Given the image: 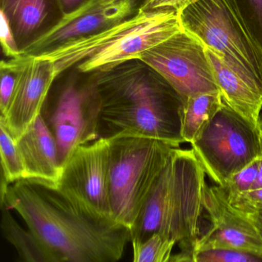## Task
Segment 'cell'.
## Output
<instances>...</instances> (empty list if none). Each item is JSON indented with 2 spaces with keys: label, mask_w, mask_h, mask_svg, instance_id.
<instances>
[{
  "label": "cell",
  "mask_w": 262,
  "mask_h": 262,
  "mask_svg": "<svg viewBox=\"0 0 262 262\" xmlns=\"http://www.w3.org/2000/svg\"><path fill=\"white\" fill-rule=\"evenodd\" d=\"M1 231L19 262H118L130 229L85 212L53 186L18 180L0 195Z\"/></svg>",
  "instance_id": "1"
},
{
  "label": "cell",
  "mask_w": 262,
  "mask_h": 262,
  "mask_svg": "<svg viewBox=\"0 0 262 262\" xmlns=\"http://www.w3.org/2000/svg\"><path fill=\"white\" fill-rule=\"evenodd\" d=\"M100 100L101 137L137 136L179 146L185 101L140 59L90 72Z\"/></svg>",
  "instance_id": "2"
},
{
  "label": "cell",
  "mask_w": 262,
  "mask_h": 262,
  "mask_svg": "<svg viewBox=\"0 0 262 262\" xmlns=\"http://www.w3.org/2000/svg\"><path fill=\"white\" fill-rule=\"evenodd\" d=\"M172 9H142L135 16L99 33L77 40L38 58L55 63L58 77L72 69L90 73L138 59L154 46L183 30Z\"/></svg>",
  "instance_id": "3"
},
{
  "label": "cell",
  "mask_w": 262,
  "mask_h": 262,
  "mask_svg": "<svg viewBox=\"0 0 262 262\" xmlns=\"http://www.w3.org/2000/svg\"><path fill=\"white\" fill-rule=\"evenodd\" d=\"M178 14L183 30L196 37L262 96V49L235 0H191Z\"/></svg>",
  "instance_id": "4"
},
{
  "label": "cell",
  "mask_w": 262,
  "mask_h": 262,
  "mask_svg": "<svg viewBox=\"0 0 262 262\" xmlns=\"http://www.w3.org/2000/svg\"><path fill=\"white\" fill-rule=\"evenodd\" d=\"M176 148L179 146L148 137H109V199L114 221L129 229L132 228Z\"/></svg>",
  "instance_id": "5"
},
{
  "label": "cell",
  "mask_w": 262,
  "mask_h": 262,
  "mask_svg": "<svg viewBox=\"0 0 262 262\" xmlns=\"http://www.w3.org/2000/svg\"><path fill=\"white\" fill-rule=\"evenodd\" d=\"M261 122L255 125L223 101L191 144L206 172L224 187L234 174L261 157Z\"/></svg>",
  "instance_id": "6"
},
{
  "label": "cell",
  "mask_w": 262,
  "mask_h": 262,
  "mask_svg": "<svg viewBox=\"0 0 262 262\" xmlns=\"http://www.w3.org/2000/svg\"><path fill=\"white\" fill-rule=\"evenodd\" d=\"M67 72L47 123L62 168L78 147L101 138L100 100L90 74L75 69Z\"/></svg>",
  "instance_id": "7"
},
{
  "label": "cell",
  "mask_w": 262,
  "mask_h": 262,
  "mask_svg": "<svg viewBox=\"0 0 262 262\" xmlns=\"http://www.w3.org/2000/svg\"><path fill=\"white\" fill-rule=\"evenodd\" d=\"M138 59L158 72L184 101L200 94L220 92L207 49L183 29L143 52Z\"/></svg>",
  "instance_id": "8"
},
{
  "label": "cell",
  "mask_w": 262,
  "mask_h": 262,
  "mask_svg": "<svg viewBox=\"0 0 262 262\" xmlns=\"http://www.w3.org/2000/svg\"><path fill=\"white\" fill-rule=\"evenodd\" d=\"M109 149V138L106 137L78 147L62 168L59 180L54 188L85 212L112 220Z\"/></svg>",
  "instance_id": "9"
},
{
  "label": "cell",
  "mask_w": 262,
  "mask_h": 262,
  "mask_svg": "<svg viewBox=\"0 0 262 262\" xmlns=\"http://www.w3.org/2000/svg\"><path fill=\"white\" fill-rule=\"evenodd\" d=\"M206 171L193 150L176 148L169 200L166 237L174 240L180 253L193 255L200 236Z\"/></svg>",
  "instance_id": "10"
},
{
  "label": "cell",
  "mask_w": 262,
  "mask_h": 262,
  "mask_svg": "<svg viewBox=\"0 0 262 262\" xmlns=\"http://www.w3.org/2000/svg\"><path fill=\"white\" fill-rule=\"evenodd\" d=\"M203 206L210 227L201 235L194 254L209 250H233L262 256V238L246 215L234 209L220 186H205Z\"/></svg>",
  "instance_id": "11"
},
{
  "label": "cell",
  "mask_w": 262,
  "mask_h": 262,
  "mask_svg": "<svg viewBox=\"0 0 262 262\" xmlns=\"http://www.w3.org/2000/svg\"><path fill=\"white\" fill-rule=\"evenodd\" d=\"M22 56L13 94L7 108L0 116V122L15 141L41 115L49 91L58 78L52 60Z\"/></svg>",
  "instance_id": "12"
},
{
  "label": "cell",
  "mask_w": 262,
  "mask_h": 262,
  "mask_svg": "<svg viewBox=\"0 0 262 262\" xmlns=\"http://www.w3.org/2000/svg\"><path fill=\"white\" fill-rule=\"evenodd\" d=\"M146 0H116L109 4L85 5L68 15L50 34L29 48L22 55L42 57L62 46L113 27L143 9Z\"/></svg>",
  "instance_id": "13"
},
{
  "label": "cell",
  "mask_w": 262,
  "mask_h": 262,
  "mask_svg": "<svg viewBox=\"0 0 262 262\" xmlns=\"http://www.w3.org/2000/svg\"><path fill=\"white\" fill-rule=\"evenodd\" d=\"M22 55L55 30L66 18L59 0H0Z\"/></svg>",
  "instance_id": "14"
},
{
  "label": "cell",
  "mask_w": 262,
  "mask_h": 262,
  "mask_svg": "<svg viewBox=\"0 0 262 262\" xmlns=\"http://www.w3.org/2000/svg\"><path fill=\"white\" fill-rule=\"evenodd\" d=\"M25 179L55 187L61 175L55 137L43 115H39L16 140Z\"/></svg>",
  "instance_id": "15"
},
{
  "label": "cell",
  "mask_w": 262,
  "mask_h": 262,
  "mask_svg": "<svg viewBox=\"0 0 262 262\" xmlns=\"http://www.w3.org/2000/svg\"><path fill=\"white\" fill-rule=\"evenodd\" d=\"M173 152L130 229L132 243L145 241L155 234L166 237L173 173Z\"/></svg>",
  "instance_id": "16"
},
{
  "label": "cell",
  "mask_w": 262,
  "mask_h": 262,
  "mask_svg": "<svg viewBox=\"0 0 262 262\" xmlns=\"http://www.w3.org/2000/svg\"><path fill=\"white\" fill-rule=\"evenodd\" d=\"M223 100L255 125H258L262 96L252 90L216 54L207 49Z\"/></svg>",
  "instance_id": "17"
},
{
  "label": "cell",
  "mask_w": 262,
  "mask_h": 262,
  "mask_svg": "<svg viewBox=\"0 0 262 262\" xmlns=\"http://www.w3.org/2000/svg\"><path fill=\"white\" fill-rule=\"evenodd\" d=\"M223 102L220 92L200 94L185 101L182 124L184 142L192 143L199 131L213 118Z\"/></svg>",
  "instance_id": "18"
},
{
  "label": "cell",
  "mask_w": 262,
  "mask_h": 262,
  "mask_svg": "<svg viewBox=\"0 0 262 262\" xmlns=\"http://www.w3.org/2000/svg\"><path fill=\"white\" fill-rule=\"evenodd\" d=\"M0 155L2 178L10 185L25 179V171L16 142L0 122Z\"/></svg>",
  "instance_id": "19"
},
{
  "label": "cell",
  "mask_w": 262,
  "mask_h": 262,
  "mask_svg": "<svg viewBox=\"0 0 262 262\" xmlns=\"http://www.w3.org/2000/svg\"><path fill=\"white\" fill-rule=\"evenodd\" d=\"M133 262H170L177 246L174 240L155 234L143 242H133Z\"/></svg>",
  "instance_id": "20"
},
{
  "label": "cell",
  "mask_w": 262,
  "mask_h": 262,
  "mask_svg": "<svg viewBox=\"0 0 262 262\" xmlns=\"http://www.w3.org/2000/svg\"><path fill=\"white\" fill-rule=\"evenodd\" d=\"M23 56L10 58L8 61L3 60L0 63V112L1 115L9 105L16 84L18 72L21 67Z\"/></svg>",
  "instance_id": "21"
},
{
  "label": "cell",
  "mask_w": 262,
  "mask_h": 262,
  "mask_svg": "<svg viewBox=\"0 0 262 262\" xmlns=\"http://www.w3.org/2000/svg\"><path fill=\"white\" fill-rule=\"evenodd\" d=\"M183 257V262H262V256L233 250H209L190 257Z\"/></svg>",
  "instance_id": "22"
},
{
  "label": "cell",
  "mask_w": 262,
  "mask_h": 262,
  "mask_svg": "<svg viewBox=\"0 0 262 262\" xmlns=\"http://www.w3.org/2000/svg\"><path fill=\"white\" fill-rule=\"evenodd\" d=\"M251 35L262 49V0H235Z\"/></svg>",
  "instance_id": "23"
},
{
  "label": "cell",
  "mask_w": 262,
  "mask_h": 262,
  "mask_svg": "<svg viewBox=\"0 0 262 262\" xmlns=\"http://www.w3.org/2000/svg\"><path fill=\"white\" fill-rule=\"evenodd\" d=\"M259 159L251 163L250 165L234 174L223 188L228 198L235 196L243 192L251 190L258 173Z\"/></svg>",
  "instance_id": "24"
},
{
  "label": "cell",
  "mask_w": 262,
  "mask_h": 262,
  "mask_svg": "<svg viewBox=\"0 0 262 262\" xmlns=\"http://www.w3.org/2000/svg\"><path fill=\"white\" fill-rule=\"evenodd\" d=\"M227 200L229 204L241 213L249 215L262 212V188L227 197Z\"/></svg>",
  "instance_id": "25"
},
{
  "label": "cell",
  "mask_w": 262,
  "mask_h": 262,
  "mask_svg": "<svg viewBox=\"0 0 262 262\" xmlns=\"http://www.w3.org/2000/svg\"><path fill=\"white\" fill-rule=\"evenodd\" d=\"M1 16V30H0V41L3 53L9 58H16L22 56L21 52L17 46L15 36L11 29L10 25L6 17L0 12Z\"/></svg>",
  "instance_id": "26"
},
{
  "label": "cell",
  "mask_w": 262,
  "mask_h": 262,
  "mask_svg": "<svg viewBox=\"0 0 262 262\" xmlns=\"http://www.w3.org/2000/svg\"><path fill=\"white\" fill-rule=\"evenodd\" d=\"M190 1L191 0H146L143 9H172L178 12Z\"/></svg>",
  "instance_id": "27"
},
{
  "label": "cell",
  "mask_w": 262,
  "mask_h": 262,
  "mask_svg": "<svg viewBox=\"0 0 262 262\" xmlns=\"http://www.w3.org/2000/svg\"><path fill=\"white\" fill-rule=\"evenodd\" d=\"M89 1L90 0H59L66 16L75 13Z\"/></svg>",
  "instance_id": "28"
},
{
  "label": "cell",
  "mask_w": 262,
  "mask_h": 262,
  "mask_svg": "<svg viewBox=\"0 0 262 262\" xmlns=\"http://www.w3.org/2000/svg\"><path fill=\"white\" fill-rule=\"evenodd\" d=\"M243 215H246L248 220L253 224L262 238V212L256 214H249V215L243 214Z\"/></svg>",
  "instance_id": "29"
},
{
  "label": "cell",
  "mask_w": 262,
  "mask_h": 262,
  "mask_svg": "<svg viewBox=\"0 0 262 262\" xmlns=\"http://www.w3.org/2000/svg\"><path fill=\"white\" fill-rule=\"evenodd\" d=\"M260 188H262V154L261 157L259 158V167H258V177H257L256 180H255L252 189H260ZM252 189H251V190H252Z\"/></svg>",
  "instance_id": "30"
},
{
  "label": "cell",
  "mask_w": 262,
  "mask_h": 262,
  "mask_svg": "<svg viewBox=\"0 0 262 262\" xmlns=\"http://www.w3.org/2000/svg\"><path fill=\"white\" fill-rule=\"evenodd\" d=\"M116 1V0H90L89 3H86L88 5H105L109 4L112 2Z\"/></svg>",
  "instance_id": "31"
}]
</instances>
